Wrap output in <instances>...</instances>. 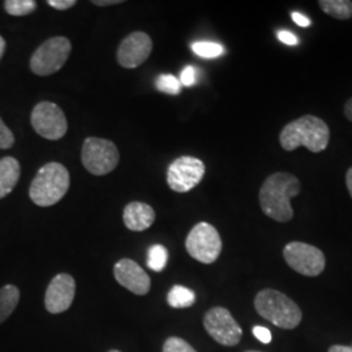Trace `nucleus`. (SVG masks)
I'll return each mask as SVG.
<instances>
[{
	"label": "nucleus",
	"instance_id": "nucleus-36",
	"mask_svg": "<svg viewBox=\"0 0 352 352\" xmlns=\"http://www.w3.org/2000/svg\"><path fill=\"white\" fill-rule=\"evenodd\" d=\"M109 352H120V351H118V350H111V351H109Z\"/></svg>",
	"mask_w": 352,
	"mask_h": 352
},
{
	"label": "nucleus",
	"instance_id": "nucleus-19",
	"mask_svg": "<svg viewBox=\"0 0 352 352\" xmlns=\"http://www.w3.org/2000/svg\"><path fill=\"white\" fill-rule=\"evenodd\" d=\"M196 302V294L184 286H174L167 294V302L175 309L189 308Z\"/></svg>",
	"mask_w": 352,
	"mask_h": 352
},
{
	"label": "nucleus",
	"instance_id": "nucleus-11",
	"mask_svg": "<svg viewBox=\"0 0 352 352\" xmlns=\"http://www.w3.org/2000/svg\"><path fill=\"white\" fill-rule=\"evenodd\" d=\"M204 327L215 342L223 346H236L243 337V330L230 311L222 307H215L206 312Z\"/></svg>",
	"mask_w": 352,
	"mask_h": 352
},
{
	"label": "nucleus",
	"instance_id": "nucleus-33",
	"mask_svg": "<svg viewBox=\"0 0 352 352\" xmlns=\"http://www.w3.org/2000/svg\"><path fill=\"white\" fill-rule=\"evenodd\" d=\"M344 116L347 118V120L352 122V97L344 104Z\"/></svg>",
	"mask_w": 352,
	"mask_h": 352
},
{
	"label": "nucleus",
	"instance_id": "nucleus-22",
	"mask_svg": "<svg viewBox=\"0 0 352 352\" xmlns=\"http://www.w3.org/2000/svg\"><path fill=\"white\" fill-rule=\"evenodd\" d=\"M192 50L204 59H213L219 58L225 54V49L215 42H195L192 45Z\"/></svg>",
	"mask_w": 352,
	"mask_h": 352
},
{
	"label": "nucleus",
	"instance_id": "nucleus-14",
	"mask_svg": "<svg viewBox=\"0 0 352 352\" xmlns=\"http://www.w3.org/2000/svg\"><path fill=\"white\" fill-rule=\"evenodd\" d=\"M113 276L118 283L135 295H146L151 291V278L136 261L122 258L113 266Z\"/></svg>",
	"mask_w": 352,
	"mask_h": 352
},
{
	"label": "nucleus",
	"instance_id": "nucleus-3",
	"mask_svg": "<svg viewBox=\"0 0 352 352\" xmlns=\"http://www.w3.org/2000/svg\"><path fill=\"white\" fill-rule=\"evenodd\" d=\"M69 189V173L64 164L50 162L42 166L34 176L29 196L38 206L47 208L60 201Z\"/></svg>",
	"mask_w": 352,
	"mask_h": 352
},
{
	"label": "nucleus",
	"instance_id": "nucleus-13",
	"mask_svg": "<svg viewBox=\"0 0 352 352\" xmlns=\"http://www.w3.org/2000/svg\"><path fill=\"white\" fill-rule=\"evenodd\" d=\"M76 295L75 278L69 274H58L46 289L45 307L52 315L63 314L68 311L74 302Z\"/></svg>",
	"mask_w": 352,
	"mask_h": 352
},
{
	"label": "nucleus",
	"instance_id": "nucleus-30",
	"mask_svg": "<svg viewBox=\"0 0 352 352\" xmlns=\"http://www.w3.org/2000/svg\"><path fill=\"white\" fill-rule=\"evenodd\" d=\"M292 20H294L295 24H298V25L302 26V28H308V26L311 25V20L307 16L302 14V13L292 12Z\"/></svg>",
	"mask_w": 352,
	"mask_h": 352
},
{
	"label": "nucleus",
	"instance_id": "nucleus-35",
	"mask_svg": "<svg viewBox=\"0 0 352 352\" xmlns=\"http://www.w3.org/2000/svg\"><path fill=\"white\" fill-rule=\"evenodd\" d=\"M4 51H6V41H4V38L0 36V60H1L3 55H4Z\"/></svg>",
	"mask_w": 352,
	"mask_h": 352
},
{
	"label": "nucleus",
	"instance_id": "nucleus-23",
	"mask_svg": "<svg viewBox=\"0 0 352 352\" xmlns=\"http://www.w3.org/2000/svg\"><path fill=\"white\" fill-rule=\"evenodd\" d=\"M155 87L160 91L166 93V94H171V96L179 94L182 90L180 80L173 75L160 76L155 81Z\"/></svg>",
	"mask_w": 352,
	"mask_h": 352
},
{
	"label": "nucleus",
	"instance_id": "nucleus-2",
	"mask_svg": "<svg viewBox=\"0 0 352 352\" xmlns=\"http://www.w3.org/2000/svg\"><path fill=\"white\" fill-rule=\"evenodd\" d=\"M330 141V131L327 123L314 115H304L292 120L279 135L280 146L286 151L304 146L312 153L325 151Z\"/></svg>",
	"mask_w": 352,
	"mask_h": 352
},
{
	"label": "nucleus",
	"instance_id": "nucleus-1",
	"mask_svg": "<svg viewBox=\"0 0 352 352\" xmlns=\"http://www.w3.org/2000/svg\"><path fill=\"white\" fill-rule=\"evenodd\" d=\"M300 180L289 173H274L269 176L258 193L260 205L266 217L277 222H289L294 218L291 200L299 196Z\"/></svg>",
	"mask_w": 352,
	"mask_h": 352
},
{
	"label": "nucleus",
	"instance_id": "nucleus-5",
	"mask_svg": "<svg viewBox=\"0 0 352 352\" xmlns=\"http://www.w3.org/2000/svg\"><path fill=\"white\" fill-rule=\"evenodd\" d=\"M72 50L69 39L52 37L45 41L30 59V69L38 76H50L63 68Z\"/></svg>",
	"mask_w": 352,
	"mask_h": 352
},
{
	"label": "nucleus",
	"instance_id": "nucleus-18",
	"mask_svg": "<svg viewBox=\"0 0 352 352\" xmlns=\"http://www.w3.org/2000/svg\"><path fill=\"white\" fill-rule=\"evenodd\" d=\"M320 8L337 20L352 19V1L350 0H321Z\"/></svg>",
	"mask_w": 352,
	"mask_h": 352
},
{
	"label": "nucleus",
	"instance_id": "nucleus-25",
	"mask_svg": "<svg viewBox=\"0 0 352 352\" xmlns=\"http://www.w3.org/2000/svg\"><path fill=\"white\" fill-rule=\"evenodd\" d=\"M14 144V136L12 131L4 124L0 118V149H10Z\"/></svg>",
	"mask_w": 352,
	"mask_h": 352
},
{
	"label": "nucleus",
	"instance_id": "nucleus-27",
	"mask_svg": "<svg viewBox=\"0 0 352 352\" xmlns=\"http://www.w3.org/2000/svg\"><path fill=\"white\" fill-rule=\"evenodd\" d=\"M47 4L59 11H67L77 4L76 0H49Z\"/></svg>",
	"mask_w": 352,
	"mask_h": 352
},
{
	"label": "nucleus",
	"instance_id": "nucleus-28",
	"mask_svg": "<svg viewBox=\"0 0 352 352\" xmlns=\"http://www.w3.org/2000/svg\"><path fill=\"white\" fill-rule=\"evenodd\" d=\"M278 39H279L280 42H283L285 45H289V46H296V45L299 43L298 37H296L295 34H292L289 30H280V32H278Z\"/></svg>",
	"mask_w": 352,
	"mask_h": 352
},
{
	"label": "nucleus",
	"instance_id": "nucleus-12",
	"mask_svg": "<svg viewBox=\"0 0 352 352\" xmlns=\"http://www.w3.org/2000/svg\"><path fill=\"white\" fill-rule=\"evenodd\" d=\"M151 50V38L144 32H135L122 41L116 52V60L123 68L133 69L148 60Z\"/></svg>",
	"mask_w": 352,
	"mask_h": 352
},
{
	"label": "nucleus",
	"instance_id": "nucleus-8",
	"mask_svg": "<svg viewBox=\"0 0 352 352\" xmlns=\"http://www.w3.org/2000/svg\"><path fill=\"white\" fill-rule=\"evenodd\" d=\"M283 257L291 269L305 277L320 276L327 265L325 254L321 250L302 241L289 243L283 250Z\"/></svg>",
	"mask_w": 352,
	"mask_h": 352
},
{
	"label": "nucleus",
	"instance_id": "nucleus-17",
	"mask_svg": "<svg viewBox=\"0 0 352 352\" xmlns=\"http://www.w3.org/2000/svg\"><path fill=\"white\" fill-rule=\"evenodd\" d=\"M20 302V289L13 285L0 289V325L12 315Z\"/></svg>",
	"mask_w": 352,
	"mask_h": 352
},
{
	"label": "nucleus",
	"instance_id": "nucleus-4",
	"mask_svg": "<svg viewBox=\"0 0 352 352\" xmlns=\"http://www.w3.org/2000/svg\"><path fill=\"white\" fill-rule=\"evenodd\" d=\"M257 314L280 329H295L302 321L299 305L277 289H261L254 298Z\"/></svg>",
	"mask_w": 352,
	"mask_h": 352
},
{
	"label": "nucleus",
	"instance_id": "nucleus-6",
	"mask_svg": "<svg viewBox=\"0 0 352 352\" xmlns=\"http://www.w3.org/2000/svg\"><path fill=\"white\" fill-rule=\"evenodd\" d=\"M119 160V151L113 141L98 138H89L84 141L81 161L90 174L107 175L116 168Z\"/></svg>",
	"mask_w": 352,
	"mask_h": 352
},
{
	"label": "nucleus",
	"instance_id": "nucleus-10",
	"mask_svg": "<svg viewBox=\"0 0 352 352\" xmlns=\"http://www.w3.org/2000/svg\"><path fill=\"white\" fill-rule=\"evenodd\" d=\"M205 175V164L201 160L183 155L168 166L167 184L177 193H187L201 183Z\"/></svg>",
	"mask_w": 352,
	"mask_h": 352
},
{
	"label": "nucleus",
	"instance_id": "nucleus-31",
	"mask_svg": "<svg viewBox=\"0 0 352 352\" xmlns=\"http://www.w3.org/2000/svg\"><path fill=\"white\" fill-rule=\"evenodd\" d=\"M91 3L96 6H100V7H107V6H113V4H120V3H123V0H93Z\"/></svg>",
	"mask_w": 352,
	"mask_h": 352
},
{
	"label": "nucleus",
	"instance_id": "nucleus-9",
	"mask_svg": "<svg viewBox=\"0 0 352 352\" xmlns=\"http://www.w3.org/2000/svg\"><path fill=\"white\" fill-rule=\"evenodd\" d=\"M30 122L41 138L50 141L62 139L68 129L63 110L54 102H39L32 111Z\"/></svg>",
	"mask_w": 352,
	"mask_h": 352
},
{
	"label": "nucleus",
	"instance_id": "nucleus-7",
	"mask_svg": "<svg viewBox=\"0 0 352 352\" xmlns=\"http://www.w3.org/2000/svg\"><path fill=\"white\" fill-rule=\"evenodd\" d=\"M186 248L195 260L202 264H213L222 252V239L215 227L200 222L189 231Z\"/></svg>",
	"mask_w": 352,
	"mask_h": 352
},
{
	"label": "nucleus",
	"instance_id": "nucleus-32",
	"mask_svg": "<svg viewBox=\"0 0 352 352\" xmlns=\"http://www.w3.org/2000/svg\"><path fill=\"white\" fill-rule=\"evenodd\" d=\"M329 352H352V346H342V344H334L329 349Z\"/></svg>",
	"mask_w": 352,
	"mask_h": 352
},
{
	"label": "nucleus",
	"instance_id": "nucleus-29",
	"mask_svg": "<svg viewBox=\"0 0 352 352\" xmlns=\"http://www.w3.org/2000/svg\"><path fill=\"white\" fill-rule=\"evenodd\" d=\"M253 334L258 340H261L263 343H270L272 342V333L269 329L264 327H253Z\"/></svg>",
	"mask_w": 352,
	"mask_h": 352
},
{
	"label": "nucleus",
	"instance_id": "nucleus-37",
	"mask_svg": "<svg viewBox=\"0 0 352 352\" xmlns=\"http://www.w3.org/2000/svg\"><path fill=\"white\" fill-rule=\"evenodd\" d=\"M245 352H258V351H245Z\"/></svg>",
	"mask_w": 352,
	"mask_h": 352
},
{
	"label": "nucleus",
	"instance_id": "nucleus-21",
	"mask_svg": "<svg viewBox=\"0 0 352 352\" xmlns=\"http://www.w3.org/2000/svg\"><path fill=\"white\" fill-rule=\"evenodd\" d=\"M6 12L11 16H26L37 10V1L34 0H7L4 1Z\"/></svg>",
	"mask_w": 352,
	"mask_h": 352
},
{
	"label": "nucleus",
	"instance_id": "nucleus-26",
	"mask_svg": "<svg viewBox=\"0 0 352 352\" xmlns=\"http://www.w3.org/2000/svg\"><path fill=\"white\" fill-rule=\"evenodd\" d=\"M196 82V69L195 67H186L180 74V84L184 87H192Z\"/></svg>",
	"mask_w": 352,
	"mask_h": 352
},
{
	"label": "nucleus",
	"instance_id": "nucleus-24",
	"mask_svg": "<svg viewBox=\"0 0 352 352\" xmlns=\"http://www.w3.org/2000/svg\"><path fill=\"white\" fill-rule=\"evenodd\" d=\"M164 352H197L187 340L179 337L167 338L164 344Z\"/></svg>",
	"mask_w": 352,
	"mask_h": 352
},
{
	"label": "nucleus",
	"instance_id": "nucleus-16",
	"mask_svg": "<svg viewBox=\"0 0 352 352\" xmlns=\"http://www.w3.org/2000/svg\"><path fill=\"white\" fill-rule=\"evenodd\" d=\"M21 175V166L13 157L0 160V199L7 197L19 183Z\"/></svg>",
	"mask_w": 352,
	"mask_h": 352
},
{
	"label": "nucleus",
	"instance_id": "nucleus-15",
	"mask_svg": "<svg viewBox=\"0 0 352 352\" xmlns=\"http://www.w3.org/2000/svg\"><path fill=\"white\" fill-rule=\"evenodd\" d=\"M123 221L128 230L141 232L148 230L155 221V212L145 202H129L123 212Z\"/></svg>",
	"mask_w": 352,
	"mask_h": 352
},
{
	"label": "nucleus",
	"instance_id": "nucleus-34",
	"mask_svg": "<svg viewBox=\"0 0 352 352\" xmlns=\"http://www.w3.org/2000/svg\"><path fill=\"white\" fill-rule=\"evenodd\" d=\"M346 186H347L349 193H350V196H351L352 199V167H350V168L347 170V174H346Z\"/></svg>",
	"mask_w": 352,
	"mask_h": 352
},
{
	"label": "nucleus",
	"instance_id": "nucleus-20",
	"mask_svg": "<svg viewBox=\"0 0 352 352\" xmlns=\"http://www.w3.org/2000/svg\"><path fill=\"white\" fill-rule=\"evenodd\" d=\"M168 260V252L161 244H155L148 251V266L151 270L160 273L162 272Z\"/></svg>",
	"mask_w": 352,
	"mask_h": 352
}]
</instances>
